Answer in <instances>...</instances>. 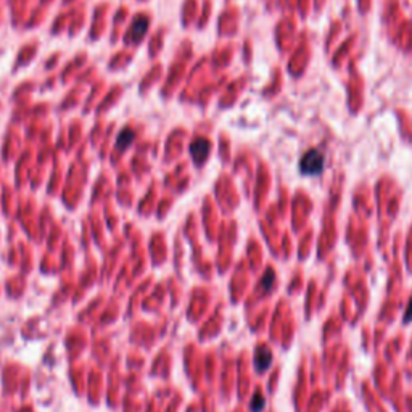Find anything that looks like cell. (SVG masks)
<instances>
[{"mask_svg": "<svg viewBox=\"0 0 412 412\" xmlns=\"http://www.w3.org/2000/svg\"><path fill=\"white\" fill-rule=\"evenodd\" d=\"M210 150H211V144L206 139H196L190 144V155H192L196 164H201L206 161L208 155H210Z\"/></svg>", "mask_w": 412, "mask_h": 412, "instance_id": "2", "label": "cell"}, {"mask_svg": "<svg viewBox=\"0 0 412 412\" xmlns=\"http://www.w3.org/2000/svg\"><path fill=\"white\" fill-rule=\"evenodd\" d=\"M147 29H149V20L145 16H139L137 20L132 23V33H131V39L132 42H139L144 37Z\"/></svg>", "mask_w": 412, "mask_h": 412, "instance_id": "3", "label": "cell"}, {"mask_svg": "<svg viewBox=\"0 0 412 412\" xmlns=\"http://www.w3.org/2000/svg\"><path fill=\"white\" fill-rule=\"evenodd\" d=\"M270 361H272V354L267 348H258L256 349V356H255V364L258 367V371L264 372L269 367Z\"/></svg>", "mask_w": 412, "mask_h": 412, "instance_id": "4", "label": "cell"}, {"mask_svg": "<svg viewBox=\"0 0 412 412\" xmlns=\"http://www.w3.org/2000/svg\"><path fill=\"white\" fill-rule=\"evenodd\" d=\"M134 131H131V129H124L122 132H119L118 135V139H116V147L121 150H126L129 145L132 144V140H134Z\"/></svg>", "mask_w": 412, "mask_h": 412, "instance_id": "5", "label": "cell"}, {"mask_svg": "<svg viewBox=\"0 0 412 412\" xmlns=\"http://www.w3.org/2000/svg\"><path fill=\"white\" fill-rule=\"evenodd\" d=\"M264 408V398L258 393V395L253 396V401H251V411L253 412H261Z\"/></svg>", "mask_w": 412, "mask_h": 412, "instance_id": "6", "label": "cell"}, {"mask_svg": "<svg viewBox=\"0 0 412 412\" xmlns=\"http://www.w3.org/2000/svg\"><path fill=\"white\" fill-rule=\"evenodd\" d=\"M272 284H274V272L269 269L266 272V275H264V279H262V288L264 290H270Z\"/></svg>", "mask_w": 412, "mask_h": 412, "instance_id": "7", "label": "cell"}, {"mask_svg": "<svg viewBox=\"0 0 412 412\" xmlns=\"http://www.w3.org/2000/svg\"><path fill=\"white\" fill-rule=\"evenodd\" d=\"M301 173L316 176L324 169V155L319 150H309L301 158Z\"/></svg>", "mask_w": 412, "mask_h": 412, "instance_id": "1", "label": "cell"}, {"mask_svg": "<svg viewBox=\"0 0 412 412\" xmlns=\"http://www.w3.org/2000/svg\"><path fill=\"white\" fill-rule=\"evenodd\" d=\"M411 317H412V304L409 306L408 312H406V321H411Z\"/></svg>", "mask_w": 412, "mask_h": 412, "instance_id": "8", "label": "cell"}]
</instances>
